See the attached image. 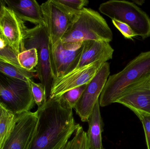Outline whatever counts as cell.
Returning <instances> with one entry per match:
<instances>
[{
  "mask_svg": "<svg viewBox=\"0 0 150 149\" xmlns=\"http://www.w3.org/2000/svg\"><path fill=\"white\" fill-rule=\"evenodd\" d=\"M38 120L28 149H57L63 147L80 126L72 109L64 107L58 97L47 99L38 110Z\"/></svg>",
  "mask_w": 150,
  "mask_h": 149,
  "instance_id": "obj_1",
  "label": "cell"
},
{
  "mask_svg": "<svg viewBox=\"0 0 150 149\" xmlns=\"http://www.w3.org/2000/svg\"><path fill=\"white\" fill-rule=\"evenodd\" d=\"M150 73V50L141 52L118 73L110 75L99 99L100 107L116 101L132 84Z\"/></svg>",
  "mask_w": 150,
  "mask_h": 149,
  "instance_id": "obj_2",
  "label": "cell"
},
{
  "mask_svg": "<svg viewBox=\"0 0 150 149\" xmlns=\"http://www.w3.org/2000/svg\"><path fill=\"white\" fill-rule=\"evenodd\" d=\"M112 39V32L105 19L98 11L84 8L76 13L61 41L78 43L94 40L109 43Z\"/></svg>",
  "mask_w": 150,
  "mask_h": 149,
  "instance_id": "obj_3",
  "label": "cell"
},
{
  "mask_svg": "<svg viewBox=\"0 0 150 149\" xmlns=\"http://www.w3.org/2000/svg\"><path fill=\"white\" fill-rule=\"evenodd\" d=\"M100 13L112 19L128 24L137 36L143 39L150 37V17L133 2L110 0L100 5Z\"/></svg>",
  "mask_w": 150,
  "mask_h": 149,
  "instance_id": "obj_4",
  "label": "cell"
},
{
  "mask_svg": "<svg viewBox=\"0 0 150 149\" xmlns=\"http://www.w3.org/2000/svg\"><path fill=\"white\" fill-rule=\"evenodd\" d=\"M35 48L38 52V62L36 67L37 76L45 87L47 99L50 96L53 83L50 68L49 40L44 24L26 28L23 39V51Z\"/></svg>",
  "mask_w": 150,
  "mask_h": 149,
  "instance_id": "obj_5",
  "label": "cell"
},
{
  "mask_svg": "<svg viewBox=\"0 0 150 149\" xmlns=\"http://www.w3.org/2000/svg\"><path fill=\"white\" fill-rule=\"evenodd\" d=\"M29 81L0 72V106L15 115L30 111L34 106Z\"/></svg>",
  "mask_w": 150,
  "mask_h": 149,
  "instance_id": "obj_6",
  "label": "cell"
},
{
  "mask_svg": "<svg viewBox=\"0 0 150 149\" xmlns=\"http://www.w3.org/2000/svg\"><path fill=\"white\" fill-rule=\"evenodd\" d=\"M40 5L49 44L54 45L61 41L78 12L70 10L57 0H49Z\"/></svg>",
  "mask_w": 150,
  "mask_h": 149,
  "instance_id": "obj_7",
  "label": "cell"
},
{
  "mask_svg": "<svg viewBox=\"0 0 150 149\" xmlns=\"http://www.w3.org/2000/svg\"><path fill=\"white\" fill-rule=\"evenodd\" d=\"M83 42L49 44L51 73L54 80L72 71L76 67L83 50Z\"/></svg>",
  "mask_w": 150,
  "mask_h": 149,
  "instance_id": "obj_8",
  "label": "cell"
},
{
  "mask_svg": "<svg viewBox=\"0 0 150 149\" xmlns=\"http://www.w3.org/2000/svg\"><path fill=\"white\" fill-rule=\"evenodd\" d=\"M110 73V64L104 63L93 78L87 85L74 109L81 121L87 122L96 102L99 100Z\"/></svg>",
  "mask_w": 150,
  "mask_h": 149,
  "instance_id": "obj_9",
  "label": "cell"
},
{
  "mask_svg": "<svg viewBox=\"0 0 150 149\" xmlns=\"http://www.w3.org/2000/svg\"><path fill=\"white\" fill-rule=\"evenodd\" d=\"M105 62L100 60L91 63L54 80L49 98L59 97L71 89L89 84Z\"/></svg>",
  "mask_w": 150,
  "mask_h": 149,
  "instance_id": "obj_10",
  "label": "cell"
},
{
  "mask_svg": "<svg viewBox=\"0 0 150 149\" xmlns=\"http://www.w3.org/2000/svg\"><path fill=\"white\" fill-rule=\"evenodd\" d=\"M27 27L12 10L4 7L0 15V31L4 40L18 55L23 51V39Z\"/></svg>",
  "mask_w": 150,
  "mask_h": 149,
  "instance_id": "obj_11",
  "label": "cell"
},
{
  "mask_svg": "<svg viewBox=\"0 0 150 149\" xmlns=\"http://www.w3.org/2000/svg\"><path fill=\"white\" fill-rule=\"evenodd\" d=\"M38 120L37 111L18 115L16 125L1 149H28Z\"/></svg>",
  "mask_w": 150,
  "mask_h": 149,
  "instance_id": "obj_12",
  "label": "cell"
},
{
  "mask_svg": "<svg viewBox=\"0 0 150 149\" xmlns=\"http://www.w3.org/2000/svg\"><path fill=\"white\" fill-rule=\"evenodd\" d=\"M130 109L150 113V73L132 84L116 101Z\"/></svg>",
  "mask_w": 150,
  "mask_h": 149,
  "instance_id": "obj_13",
  "label": "cell"
},
{
  "mask_svg": "<svg viewBox=\"0 0 150 149\" xmlns=\"http://www.w3.org/2000/svg\"><path fill=\"white\" fill-rule=\"evenodd\" d=\"M83 45L82 53L75 70L98 60L107 62L112 59L114 50L109 43L87 40L83 42Z\"/></svg>",
  "mask_w": 150,
  "mask_h": 149,
  "instance_id": "obj_14",
  "label": "cell"
},
{
  "mask_svg": "<svg viewBox=\"0 0 150 149\" xmlns=\"http://www.w3.org/2000/svg\"><path fill=\"white\" fill-rule=\"evenodd\" d=\"M7 7L12 10L16 15L25 22L36 24H44L41 5L35 0H5Z\"/></svg>",
  "mask_w": 150,
  "mask_h": 149,
  "instance_id": "obj_15",
  "label": "cell"
},
{
  "mask_svg": "<svg viewBox=\"0 0 150 149\" xmlns=\"http://www.w3.org/2000/svg\"><path fill=\"white\" fill-rule=\"evenodd\" d=\"M99 100L96 102L88 118L86 133L89 149H104L102 145V133L104 124L100 114Z\"/></svg>",
  "mask_w": 150,
  "mask_h": 149,
  "instance_id": "obj_16",
  "label": "cell"
},
{
  "mask_svg": "<svg viewBox=\"0 0 150 149\" xmlns=\"http://www.w3.org/2000/svg\"><path fill=\"white\" fill-rule=\"evenodd\" d=\"M0 107V149H1L16 125L18 115L9 112L2 106Z\"/></svg>",
  "mask_w": 150,
  "mask_h": 149,
  "instance_id": "obj_17",
  "label": "cell"
},
{
  "mask_svg": "<svg viewBox=\"0 0 150 149\" xmlns=\"http://www.w3.org/2000/svg\"><path fill=\"white\" fill-rule=\"evenodd\" d=\"M0 72L9 77L28 81L36 76L34 72L28 71L21 67L0 60Z\"/></svg>",
  "mask_w": 150,
  "mask_h": 149,
  "instance_id": "obj_18",
  "label": "cell"
},
{
  "mask_svg": "<svg viewBox=\"0 0 150 149\" xmlns=\"http://www.w3.org/2000/svg\"><path fill=\"white\" fill-rule=\"evenodd\" d=\"M18 64L23 69L28 71L36 73L34 68L38 64V52L35 48L23 51L17 55Z\"/></svg>",
  "mask_w": 150,
  "mask_h": 149,
  "instance_id": "obj_19",
  "label": "cell"
},
{
  "mask_svg": "<svg viewBox=\"0 0 150 149\" xmlns=\"http://www.w3.org/2000/svg\"><path fill=\"white\" fill-rule=\"evenodd\" d=\"M88 84L71 89L58 97L62 105L67 108H74Z\"/></svg>",
  "mask_w": 150,
  "mask_h": 149,
  "instance_id": "obj_20",
  "label": "cell"
},
{
  "mask_svg": "<svg viewBox=\"0 0 150 149\" xmlns=\"http://www.w3.org/2000/svg\"><path fill=\"white\" fill-rule=\"evenodd\" d=\"M62 149H89L86 133L83 127L79 126L73 138L67 142Z\"/></svg>",
  "mask_w": 150,
  "mask_h": 149,
  "instance_id": "obj_21",
  "label": "cell"
},
{
  "mask_svg": "<svg viewBox=\"0 0 150 149\" xmlns=\"http://www.w3.org/2000/svg\"><path fill=\"white\" fill-rule=\"evenodd\" d=\"M32 94L34 103L38 106V108L45 105L47 101L45 87L41 83H36L31 79H29Z\"/></svg>",
  "mask_w": 150,
  "mask_h": 149,
  "instance_id": "obj_22",
  "label": "cell"
},
{
  "mask_svg": "<svg viewBox=\"0 0 150 149\" xmlns=\"http://www.w3.org/2000/svg\"><path fill=\"white\" fill-rule=\"evenodd\" d=\"M133 112L142 123L145 133L147 149H150V113L138 111H133Z\"/></svg>",
  "mask_w": 150,
  "mask_h": 149,
  "instance_id": "obj_23",
  "label": "cell"
},
{
  "mask_svg": "<svg viewBox=\"0 0 150 149\" xmlns=\"http://www.w3.org/2000/svg\"><path fill=\"white\" fill-rule=\"evenodd\" d=\"M59 2L74 12H79L85 6H87L89 1L87 0H57Z\"/></svg>",
  "mask_w": 150,
  "mask_h": 149,
  "instance_id": "obj_24",
  "label": "cell"
},
{
  "mask_svg": "<svg viewBox=\"0 0 150 149\" xmlns=\"http://www.w3.org/2000/svg\"><path fill=\"white\" fill-rule=\"evenodd\" d=\"M112 20L114 25L120 31L125 38L133 40V38L137 36L128 24L116 19H112Z\"/></svg>",
  "mask_w": 150,
  "mask_h": 149,
  "instance_id": "obj_25",
  "label": "cell"
},
{
  "mask_svg": "<svg viewBox=\"0 0 150 149\" xmlns=\"http://www.w3.org/2000/svg\"><path fill=\"white\" fill-rule=\"evenodd\" d=\"M0 60L21 67L18 61L17 55L9 46L4 50H0Z\"/></svg>",
  "mask_w": 150,
  "mask_h": 149,
  "instance_id": "obj_26",
  "label": "cell"
},
{
  "mask_svg": "<svg viewBox=\"0 0 150 149\" xmlns=\"http://www.w3.org/2000/svg\"><path fill=\"white\" fill-rule=\"evenodd\" d=\"M8 47L7 43L3 38H0V50H4Z\"/></svg>",
  "mask_w": 150,
  "mask_h": 149,
  "instance_id": "obj_27",
  "label": "cell"
},
{
  "mask_svg": "<svg viewBox=\"0 0 150 149\" xmlns=\"http://www.w3.org/2000/svg\"><path fill=\"white\" fill-rule=\"evenodd\" d=\"M5 1H3V0H0V15L1 14L3 10L4 7L5 6Z\"/></svg>",
  "mask_w": 150,
  "mask_h": 149,
  "instance_id": "obj_28",
  "label": "cell"
},
{
  "mask_svg": "<svg viewBox=\"0 0 150 149\" xmlns=\"http://www.w3.org/2000/svg\"><path fill=\"white\" fill-rule=\"evenodd\" d=\"M133 2L137 5H142L145 2V1L144 0H137V1H133Z\"/></svg>",
  "mask_w": 150,
  "mask_h": 149,
  "instance_id": "obj_29",
  "label": "cell"
},
{
  "mask_svg": "<svg viewBox=\"0 0 150 149\" xmlns=\"http://www.w3.org/2000/svg\"><path fill=\"white\" fill-rule=\"evenodd\" d=\"M0 38H3L1 34V31H0Z\"/></svg>",
  "mask_w": 150,
  "mask_h": 149,
  "instance_id": "obj_30",
  "label": "cell"
},
{
  "mask_svg": "<svg viewBox=\"0 0 150 149\" xmlns=\"http://www.w3.org/2000/svg\"><path fill=\"white\" fill-rule=\"evenodd\" d=\"M63 147H60V148H58L57 149H62V148H63Z\"/></svg>",
  "mask_w": 150,
  "mask_h": 149,
  "instance_id": "obj_31",
  "label": "cell"
},
{
  "mask_svg": "<svg viewBox=\"0 0 150 149\" xmlns=\"http://www.w3.org/2000/svg\"><path fill=\"white\" fill-rule=\"evenodd\" d=\"M1 107H0V113H1Z\"/></svg>",
  "mask_w": 150,
  "mask_h": 149,
  "instance_id": "obj_32",
  "label": "cell"
}]
</instances>
